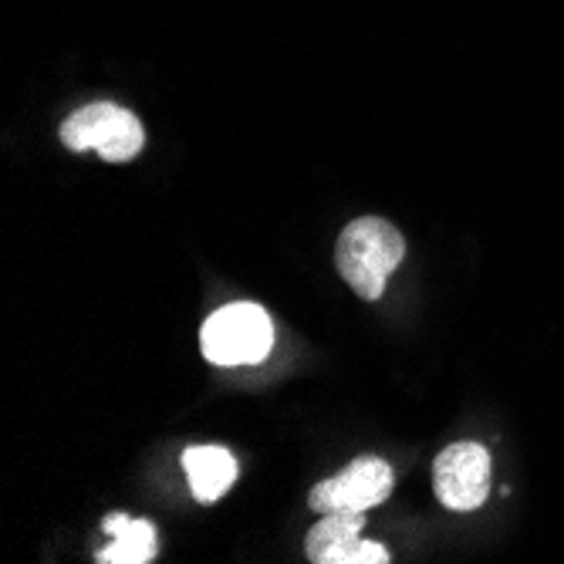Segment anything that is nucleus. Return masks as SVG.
I'll list each match as a JSON object with an SVG mask.
<instances>
[{
	"label": "nucleus",
	"mask_w": 564,
	"mask_h": 564,
	"mask_svg": "<svg viewBox=\"0 0 564 564\" xmlns=\"http://www.w3.org/2000/svg\"><path fill=\"white\" fill-rule=\"evenodd\" d=\"M433 490L446 510H477L490 494V453L480 443L446 446L433 464Z\"/></svg>",
	"instance_id": "39448f33"
},
{
	"label": "nucleus",
	"mask_w": 564,
	"mask_h": 564,
	"mask_svg": "<svg viewBox=\"0 0 564 564\" xmlns=\"http://www.w3.org/2000/svg\"><path fill=\"white\" fill-rule=\"evenodd\" d=\"M307 561L315 564H386L389 551L376 541H362V514L341 510V514H322L304 541Z\"/></svg>",
	"instance_id": "423d86ee"
},
{
	"label": "nucleus",
	"mask_w": 564,
	"mask_h": 564,
	"mask_svg": "<svg viewBox=\"0 0 564 564\" xmlns=\"http://www.w3.org/2000/svg\"><path fill=\"white\" fill-rule=\"evenodd\" d=\"M156 557V528L149 521H129L106 551H98V564H145Z\"/></svg>",
	"instance_id": "6e6552de"
},
{
	"label": "nucleus",
	"mask_w": 564,
	"mask_h": 564,
	"mask_svg": "<svg viewBox=\"0 0 564 564\" xmlns=\"http://www.w3.org/2000/svg\"><path fill=\"white\" fill-rule=\"evenodd\" d=\"M62 142L72 152L95 149L106 163H129L139 156L145 132L129 109L112 101H91L62 122Z\"/></svg>",
	"instance_id": "7ed1b4c3"
},
{
	"label": "nucleus",
	"mask_w": 564,
	"mask_h": 564,
	"mask_svg": "<svg viewBox=\"0 0 564 564\" xmlns=\"http://www.w3.org/2000/svg\"><path fill=\"white\" fill-rule=\"evenodd\" d=\"M129 521H132L129 514H109L106 521H101V531H109V534L116 538V534H119V531H122V528H126Z\"/></svg>",
	"instance_id": "1a4fd4ad"
},
{
	"label": "nucleus",
	"mask_w": 564,
	"mask_h": 564,
	"mask_svg": "<svg viewBox=\"0 0 564 564\" xmlns=\"http://www.w3.org/2000/svg\"><path fill=\"white\" fill-rule=\"evenodd\" d=\"M199 348L214 366H258L274 348L271 315L250 301L227 304L203 325Z\"/></svg>",
	"instance_id": "f03ea898"
},
{
	"label": "nucleus",
	"mask_w": 564,
	"mask_h": 564,
	"mask_svg": "<svg viewBox=\"0 0 564 564\" xmlns=\"http://www.w3.org/2000/svg\"><path fill=\"white\" fill-rule=\"evenodd\" d=\"M392 494V467L379 456H358L355 464H348L338 477L318 484L307 497V507L315 514H341V510H366L379 507Z\"/></svg>",
	"instance_id": "20e7f679"
},
{
	"label": "nucleus",
	"mask_w": 564,
	"mask_h": 564,
	"mask_svg": "<svg viewBox=\"0 0 564 564\" xmlns=\"http://www.w3.org/2000/svg\"><path fill=\"white\" fill-rule=\"evenodd\" d=\"M183 470L189 477V490L199 503L220 500L237 480V459L224 446H189L183 453Z\"/></svg>",
	"instance_id": "0eeeda50"
},
{
	"label": "nucleus",
	"mask_w": 564,
	"mask_h": 564,
	"mask_svg": "<svg viewBox=\"0 0 564 564\" xmlns=\"http://www.w3.org/2000/svg\"><path fill=\"white\" fill-rule=\"evenodd\" d=\"M402 258H405L402 234L389 220H379V217H362L348 224L335 247L338 274L366 301L382 297L386 281L399 268Z\"/></svg>",
	"instance_id": "f257e3e1"
}]
</instances>
